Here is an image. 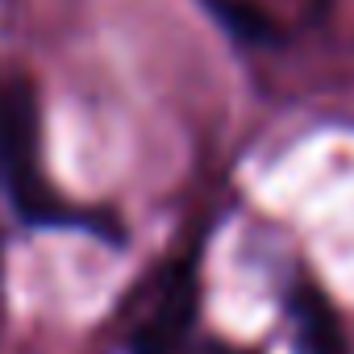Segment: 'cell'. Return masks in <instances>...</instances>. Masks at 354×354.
I'll return each instance as SVG.
<instances>
[{
    "label": "cell",
    "mask_w": 354,
    "mask_h": 354,
    "mask_svg": "<svg viewBox=\"0 0 354 354\" xmlns=\"http://www.w3.org/2000/svg\"><path fill=\"white\" fill-rule=\"evenodd\" d=\"M0 184L26 225H80L113 246H125V225L96 213H75L42 175V121L34 84L21 75L0 80Z\"/></svg>",
    "instance_id": "obj_1"
},
{
    "label": "cell",
    "mask_w": 354,
    "mask_h": 354,
    "mask_svg": "<svg viewBox=\"0 0 354 354\" xmlns=\"http://www.w3.org/2000/svg\"><path fill=\"white\" fill-rule=\"evenodd\" d=\"M196 308H201V279H196V263H171L150 296L146 317L133 325L125 350L129 354H184L188 333L196 325Z\"/></svg>",
    "instance_id": "obj_2"
},
{
    "label": "cell",
    "mask_w": 354,
    "mask_h": 354,
    "mask_svg": "<svg viewBox=\"0 0 354 354\" xmlns=\"http://www.w3.org/2000/svg\"><path fill=\"white\" fill-rule=\"evenodd\" d=\"M283 308L292 317L300 354H350V337H346L333 304L313 283H292L283 292Z\"/></svg>",
    "instance_id": "obj_3"
},
{
    "label": "cell",
    "mask_w": 354,
    "mask_h": 354,
    "mask_svg": "<svg viewBox=\"0 0 354 354\" xmlns=\"http://www.w3.org/2000/svg\"><path fill=\"white\" fill-rule=\"evenodd\" d=\"M209 5L221 13V21H225L238 38H246V42H267V38H271L267 17L250 5V0H209Z\"/></svg>",
    "instance_id": "obj_4"
},
{
    "label": "cell",
    "mask_w": 354,
    "mask_h": 354,
    "mask_svg": "<svg viewBox=\"0 0 354 354\" xmlns=\"http://www.w3.org/2000/svg\"><path fill=\"white\" fill-rule=\"evenodd\" d=\"M196 354H254V350H242V346H225V342H205Z\"/></svg>",
    "instance_id": "obj_5"
}]
</instances>
